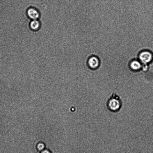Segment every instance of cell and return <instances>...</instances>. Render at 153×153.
<instances>
[{
  "mask_svg": "<svg viewBox=\"0 0 153 153\" xmlns=\"http://www.w3.org/2000/svg\"><path fill=\"white\" fill-rule=\"evenodd\" d=\"M88 64L90 68L92 69H95L99 66L100 60L97 56H93L89 58Z\"/></svg>",
  "mask_w": 153,
  "mask_h": 153,
  "instance_id": "3957f363",
  "label": "cell"
},
{
  "mask_svg": "<svg viewBox=\"0 0 153 153\" xmlns=\"http://www.w3.org/2000/svg\"><path fill=\"white\" fill-rule=\"evenodd\" d=\"M29 26L32 30L36 31L38 30L40 27V23L37 19L32 20L30 22Z\"/></svg>",
  "mask_w": 153,
  "mask_h": 153,
  "instance_id": "8992f818",
  "label": "cell"
},
{
  "mask_svg": "<svg viewBox=\"0 0 153 153\" xmlns=\"http://www.w3.org/2000/svg\"><path fill=\"white\" fill-rule=\"evenodd\" d=\"M138 59L141 63L146 64L153 61V54L148 50L142 51L139 54Z\"/></svg>",
  "mask_w": 153,
  "mask_h": 153,
  "instance_id": "6da1fadb",
  "label": "cell"
},
{
  "mask_svg": "<svg viewBox=\"0 0 153 153\" xmlns=\"http://www.w3.org/2000/svg\"><path fill=\"white\" fill-rule=\"evenodd\" d=\"M130 67L134 70H138L141 67V65L140 62L137 59L134 60L131 62L130 64Z\"/></svg>",
  "mask_w": 153,
  "mask_h": 153,
  "instance_id": "5b68a950",
  "label": "cell"
},
{
  "mask_svg": "<svg viewBox=\"0 0 153 153\" xmlns=\"http://www.w3.org/2000/svg\"><path fill=\"white\" fill-rule=\"evenodd\" d=\"M27 14L29 18L32 20L37 19L40 16L38 11L33 7H31L28 9Z\"/></svg>",
  "mask_w": 153,
  "mask_h": 153,
  "instance_id": "7a4b0ae2",
  "label": "cell"
},
{
  "mask_svg": "<svg viewBox=\"0 0 153 153\" xmlns=\"http://www.w3.org/2000/svg\"><path fill=\"white\" fill-rule=\"evenodd\" d=\"M45 145L44 143H38L37 145V150L39 151H42L45 150Z\"/></svg>",
  "mask_w": 153,
  "mask_h": 153,
  "instance_id": "52a82bcc",
  "label": "cell"
},
{
  "mask_svg": "<svg viewBox=\"0 0 153 153\" xmlns=\"http://www.w3.org/2000/svg\"><path fill=\"white\" fill-rule=\"evenodd\" d=\"M41 153H51L50 151L47 150H44L41 152Z\"/></svg>",
  "mask_w": 153,
  "mask_h": 153,
  "instance_id": "ba28073f",
  "label": "cell"
},
{
  "mask_svg": "<svg viewBox=\"0 0 153 153\" xmlns=\"http://www.w3.org/2000/svg\"><path fill=\"white\" fill-rule=\"evenodd\" d=\"M120 102L117 98H112L109 101L108 106L111 110L113 111H116L120 108Z\"/></svg>",
  "mask_w": 153,
  "mask_h": 153,
  "instance_id": "277c9868",
  "label": "cell"
}]
</instances>
